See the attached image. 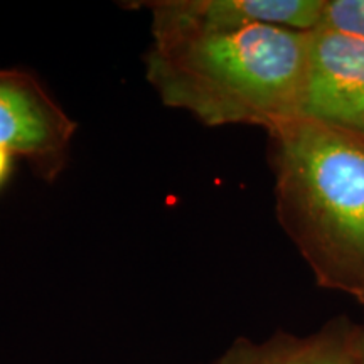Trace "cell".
Returning <instances> with one entry per match:
<instances>
[{"label":"cell","mask_w":364,"mask_h":364,"mask_svg":"<svg viewBox=\"0 0 364 364\" xmlns=\"http://www.w3.org/2000/svg\"><path fill=\"white\" fill-rule=\"evenodd\" d=\"M363 364H364V361H363Z\"/></svg>","instance_id":"obj_9"},{"label":"cell","mask_w":364,"mask_h":364,"mask_svg":"<svg viewBox=\"0 0 364 364\" xmlns=\"http://www.w3.org/2000/svg\"><path fill=\"white\" fill-rule=\"evenodd\" d=\"M311 33L247 26L154 39L147 80L167 107L204 125L268 132L300 118Z\"/></svg>","instance_id":"obj_1"},{"label":"cell","mask_w":364,"mask_h":364,"mask_svg":"<svg viewBox=\"0 0 364 364\" xmlns=\"http://www.w3.org/2000/svg\"><path fill=\"white\" fill-rule=\"evenodd\" d=\"M364 329L346 317L309 336L277 332L263 343L238 339L211 364H363Z\"/></svg>","instance_id":"obj_6"},{"label":"cell","mask_w":364,"mask_h":364,"mask_svg":"<svg viewBox=\"0 0 364 364\" xmlns=\"http://www.w3.org/2000/svg\"><path fill=\"white\" fill-rule=\"evenodd\" d=\"M300 118L364 139V41L312 31Z\"/></svg>","instance_id":"obj_3"},{"label":"cell","mask_w":364,"mask_h":364,"mask_svg":"<svg viewBox=\"0 0 364 364\" xmlns=\"http://www.w3.org/2000/svg\"><path fill=\"white\" fill-rule=\"evenodd\" d=\"M75 130V122L33 75L0 70V145L51 179L63 169Z\"/></svg>","instance_id":"obj_4"},{"label":"cell","mask_w":364,"mask_h":364,"mask_svg":"<svg viewBox=\"0 0 364 364\" xmlns=\"http://www.w3.org/2000/svg\"><path fill=\"white\" fill-rule=\"evenodd\" d=\"M14 154L4 145H0V184H2L4 179H6L9 171H11V161Z\"/></svg>","instance_id":"obj_8"},{"label":"cell","mask_w":364,"mask_h":364,"mask_svg":"<svg viewBox=\"0 0 364 364\" xmlns=\"http://www.w3.org/2000/svg\"><path fill=\"white\" fill-rule=\"evenodd\" d=\"M268 139L280 226L318 285L364 306V139L307 118Z\"/></svg>","instance_id":"obj_2"},{"label":"cell","mask_w":364,"mask_h":364,"mask_svg":"<svg viewBox=\"0 0 364 364\" xmlns=\"http://www.w3.org/2000/svg\"><path fill=\"white\" fill-rule=\"evenodd\" d=\"M318 27L364 41V0H326Z\"/></svg>","instance_id":"obj_7"},{"label":"cell","mask_w":364,"mask_h":364,"mask_svg":"<svg viewBox=\"0 0 364 364\" xmlns=\"http://www.w3.org/2000/svg\"><path fill=\"white\" fill-rule=\"evenodd\" d=\"M154 39L188 33H218L247 26L314 31L326 0H164L147 2Z\"/></svg>","instance_id":"obj_5"}]
</instances>
